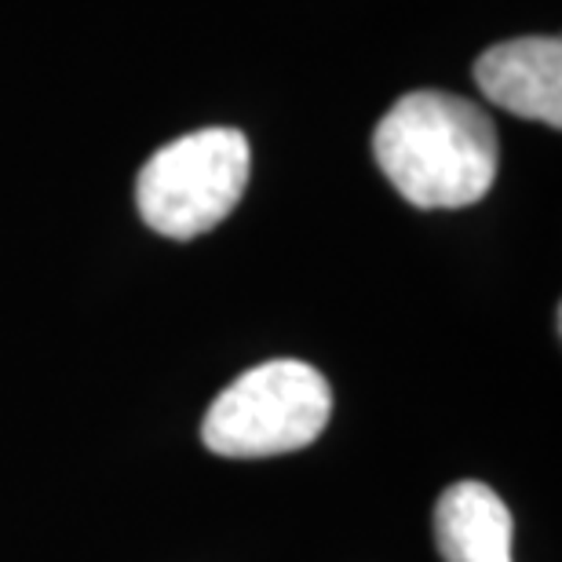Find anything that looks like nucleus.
<instances>
[{"label": "nucleus", "mask_w": 562, "mask_h": 562, "mask_svg": "<svg viewBox=\"0 0 562 562\" xmlns=\"http://www.w3.org/2000/svg\"><path fill=\"white\" fill-rule=\"evenodd\" d=\"M387 183L417 209H468L497 179V128L486 110L449 92L402 95L373 132Z\"/></svg>", "instance_id": "obj_1"}, {"label": "nucleus", "mask_w": 562, "mask_h": 562, "mask_svg": "<svg viewBox=\"0 0 562 562\" xmlns=\"http://www.w3.org/2000/svg\"><path fill=\"white\" fill-rule=\"evenodd\" d=\"M512 512L486 482H457L435 504V544L446 562H515Z\"/></svg>", "instance_id": "obj_5"}, {"label": "nucleus", "mask_w": 562, "mask_h": 562, "mask_svg": "<svg viewBox=\"0 0 562 562\" xmlns=\"http://www.w3.org/2000/svg\"><path fill=\"white\" fill-rule=\"evenodd\" d=\"M329 413V380L307 362L274 358L223 387L201 424V438L216 457L234 460L296 453L325 431Z\"/></svg>", "instance_id": "obj_2"}, {"label": "nucleus", "mask_w": 562, "mask_h": 562, "mask_svg": "<svg viewBox=\"0 0 562 562\" xmlns=\"http://www.w3.org/2000/svg\"><path fill=\"white\" fill-rule=\"evenodd\" d=\"M249 168V139L238 128H201L165 143L136 176L139 216L172 241L209 234L238 209Z\"/></svg>", "instance_id": "obj_3"}, {"label": "nucleus", "mask_w": 562, "mask_h": 562, "mask_svg": "<svg viewBox=\"0 0 562 562\" xmlns=\"http://www.w3.org/2000/svg\"><path fill=\"white\" fill-rule=\"evenodd\" d=\"M482 95L515 117L562 128V41L519 37L482 52L475 63Z\"/></svg>", "instance_id": "obj_4"}]
</instances>
